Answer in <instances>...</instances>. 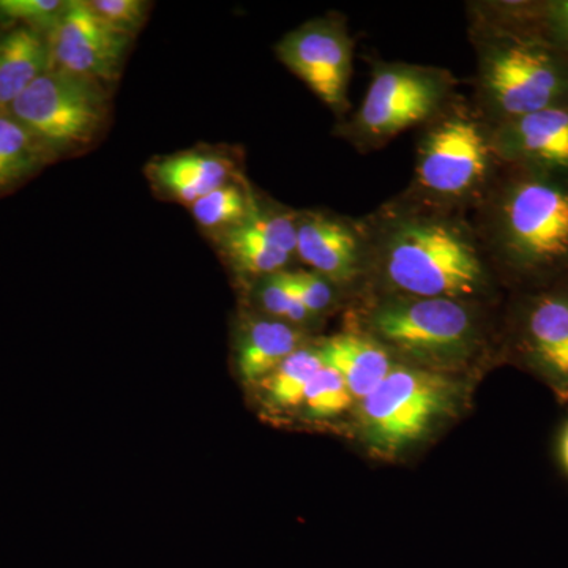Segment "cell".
Wrapping results in <instances>:
<instances>
[{
  "label": "cell",
  "instance_id": "4",
  "mask_svg": "<svg viewBox=\"0 0 568 568\" xmlns=\"http://www.w3.org/2000/svg\"><path fill=\"white\" fill-rule=\"evenodd\" d=\"M361 328L395 361L428 369L454 368L488 346L487 305L446 297L365 295Z\"/></svg>",
  "mask_w": 568,
  "mask_h": 568
},
{
  "label": "cell",
  "instance_id": "8",
  "mask_svg": "<svg viewBox=\"0 0 568 568\" xmlns=\"http://www.w3.org/2000/svg\"><path fill=\"white\" fill-rule=\"evenodd\" d=\"M52 159L89 148L108 121L106 88L48 70L9 108Z\"/></svg>",
  "mask_w": 568,
  "mask_h": 568
},
{
  "label": "cell",
  "instance_id": "25",
  "mask_svg": "<svg viewBox=\"0 0 568 568\" xmlns=\"http://www.w3.org/2000/svg\"><path fill=\"white\" fill-rule=\"evenodd\" d=\"M287 282L313 317L334 308L339 287L313 271H286Z\"/></svg>",
  "mask_w": 568,
  "mask_h": 568
},
{
  "label": "cell",
  "instance_id": "15",
  "mask_svg": "<svg viewBox=\"0 0 568 568\" xmlns=\"http://www.w3.org/2000/svg\"><path fill=\"white\" fill-rule=\"evenodd\" d=\"M324 364L345 379L354 399H364L396 365L394 355L365 332L353 328L317 343Z\"/></svg>",
  "mask_w": 568,
  "mask_h": 568
},
{
  "label": "cell",
  "instance_id": "6",
  "mask_svg": "<svg viewBox=\"0 0 568 568\" xmlns=\"http://www.w3.org/2000/svg\"><path fill=\"white\" fill-rule=\"evenodd\" d=\"M458 84L443 67L377 59L361 106L338 122L335 134L355 151H379L398 134L432 121L458 95Z\"/></svg>",
  "mask_w": 568,
  "mask_h": 568
},
{
  "label": "cell",
  "instance_id": "5",
  "mask_svg": "<svg viewBox=\"0 0 568 568\" xmlns=\"http://www.w3.org/2000/svg\"><path fill=\"white\" fill-rule=\"evenodd\" d=\"M500 166L493 126L470 99L458 93L422 126L414 175L403 192L424 203L470 213Z\"/></svg>",
  "mask_w": 568,
  "mask_h": 568
},
{
  "label": "cell",
  "instance_id": "3",
  "mask_svg": "<svg viewBox=\"0 0 568 568\" xmlns=\"http://www.w3.org/2000/svg\"><path fill=\"white\" fill-rule=\"evenodd\" d=\"M467 37L476 52L470 102L489 125L568 104V55L511 24L488 0L469 2Z\"/></svg>",
  "mask_w": 568,
  "mask_h": 568
},
{
  "label": "cell",
  "instance_id": "10",
  "mask_svg": "<svg viewBox=\"0 0 568 568\" xmlns=\"http://www.w3.org/2000/svg\"><path fill=\"white\" fill-rule=\"evenodd\" d=\"M515 297L508 320L515 351L552 386L568 390V280Z\"/></svg>",
  "mask_w": 568,
  "mask_h": 568
},
{
  "label": "cell",
  "instance_id": "14",
  "mask_svg": "<svg viewBox=\"0 0 568 568\" xmlns=\"http://www.w3.org/2000/svg\"><path fill=\"white\" fill-rule=\"evenodd\" d=\"M493 141L504 164L568 173V104L499 123Z\"/></svg>",
  "mask_w": 568,
  "mask_h": 568
},
{
  "label": "cell",
  "instance_id": "13",
  "mask_svg": "<svg viewBox=\"0 0 568 568\" xmlns=\"http://www.w3.org/2000/svg\"><path fill=\"white\" fill-rule=\"evenodd\" d=\"M219 244L234 271L248 278L290 271L297 244V211L260 197L244 223L219 235Z\"/></svg>",
  "mask_w": 568,
  "mask_h": 568
},
{
  "label": "cell",
  "instance_id": "18",
  "mask_svg": "<svg viewBox=\"0 0 568 568\" xmlns=\"http://www.w3.org/2000/svg\"><path fill=\"white\" fill-rule=\"evenodd\" d=\"M50 70L48 37L18 26L0 40V110H9L37 78Z\"/></svg>",
  "mask_w": 568,
  "mask_h": 568
},
{
  "label": "cell",
  "instance_id": "26",
  "mask_svg": "<svg viewBox=\"0 0 568 568\" xmlns=\"http://www.w3.org/2000/svg\"><path fill=\"white\" fill-rule=\"evenodd\" d=\"M65 6L62 0H0V21L50 31Z\"/></svg>",
  "mask_w": 568,
  "mask_h": 568
},
{
  "label": "cell",
  "instance_id": "24",
  "mask_svg": "<svg viewBox=\"0 0 568 568\" xmlns=\"http://www.w3.org/2000/svg\"><path fill=\"white\" fill-rule=\"evenodd\" d=\"M257 301L268 317L284 323L301 325L312 320L308 310L302 305L293 287L287 282L286 271L257 280Z\"/></svg>",
  "mask_w": 568,
  "mask_h": 568
},
{
  "label": "cell",
  "instance_id": "20",
  "mask_svg": "<svg viewBox=\"0 0 568 568\" xmlns=\"http://www.w3.org/2000/svg\"><path fill=\"white\" fill-rule=\"evenodd\" d=\"M504 20L568 55V0H489Z\"/></svg>",
  "mask_w": 568,
  "mask_h": 568
},
{
  "label": "cell",
  "instance_id": "19",
  "mask_svg": "<svg viewBox=\"0 0 568 568\" xmlns=\"http://www.w3.org/2000/svg\"><path fill=\"white\" fill-rule=\"evenodd\" d=\"M51 153L10 110H0V192L39 173Z\"/></svg>",
  "mask_w": 568,
  "mask_h": 568
},
{
  "label": "cell",
  "instance_id": "28",
  "mask_svg": "<svg viewBox=\"0 0 568 568\" xmlns=\"http://www.w3.org/2000/svg\"><path fill=\"white\" fill-rule=\"evenodd\" d=\"M560 459H562L564 466L568 470V425L564 429L562 436H560Z\"/></svg>",
  "mask_w": 568,
  "mask_h": 568
},
{
  "label": "cell",
  "instance_id": "1",
  "mask_svg": "<svg viewBox=\"0 0 568 568\" xmlns=\"http://www.w3.org/2000/svg\"><path fill=\"white\" fill-rule=\"evenodd\" d=\"M365 267L358 293L489 304L500 287L470 213L396 194L358 216Z\"/></svg>",
  "mask_w": 568,
  "mask_h": 568
},
{
  "label": "cell",
  "instance_id": "2",
  "mask_svg": "<svg viewBox=\"0 0 568 568\" xmlns=\"http://www.w3.org/2000/svg\"><path fill=\"white\" fill-rule=\"evenodd\" d=\"M470 220L500 286L568 280V173L503 163Z\"/></svg>",
  "mask_w": 568,
  "mask_h": 568
},
{
  "label": "cell",
  "instance_id": "21",
  "mask_svg": "<svg viewBox=\"0 0 568 568\" xmlns=\"http://www.w3.org/2000/svg\"><path fill=\"white\" fill-rule=\"evenodd\" d=\"M257 201L260 196L241 178L200 197L190 209L201 227L220 235L244 223L256 207Z\"/></svg>",
  "mask_w": 568,
  "mask_h": 568
},
{
  "label": "cell",
  "instance_id": "23",
  "mask_svg": "<svg viewBox=\"0 0 568 568\" xmlns=\"http://www.w3.org/2000/svg\"><path fill=\"white\" fill-rule=\"evenodd\" d=\"M354 398L345 379L325 365L313 377L305 392L304 406L315 417H336L353 405Z\"/></svg>",
  "mask_w": 568,
  "mask_h": 568
},
{
  "label": "cell",
  "instance_id": "17",
  "mask_svg": "<svg viewBox=\"0 0 568 568\" xmlns=\"http://www.w3.org/2000/svg\"><path fill=\"white\" fill-rule=\"evenodd\" d=\"M304 345L305 334L297 325L268 316L254 317L239 339V373L246 383H263L284 358Z\"/></svg>",
  "mask_w": 568,
  "mask_h": 568
},
{
  "label": "cell",
  "instance_id": "9",
  "mask_svg": "<svg viewBox=\"0 0 568 568\" xmlns=\"http://www.w3.org/2000/svg\"><path fill=\"white\" fill-rule=\"evenodd\" d=\"M355 41L339 13L313 18L275 44L276 59L308 85L339 122L349 112Z\"/></svg>",
  "mask_w": 568,
  "mask_h": 568
},
{
  "label": "cell",
  "instance_id": "11",
  "mask_svg": "<svg viewBox=\"0 0 568 568\" xmlns=\"http://www.w3.org/2000/svg\"><path fill=\"white\" fill-rule=\"evenodd\" d=\"M47 37L50 70L93 81L104 88L118 80L132 40L112 31L84 0L67 2Z\"/></svg>",
  "mask_w": 568,
  "mask_h": 568
},
{
  "label": "cell",
  "instance_id": "12",
  "mask_svg": "<svg viewBox=\"0 0 568 568\" xmlns=\"http://www.w3.org/2000/svg\"><path fill=\"white\" fill-rule=\"evenodd\" d=\"M295 257L345 293H358L365 267L358 219L316 209L298 211Z\"/></svg>",
  "mask_w": 568,
  "mask_h": 568
},
{
  "label": "cell",
  "instance_id": "7",
  "mask_svg": "<svg viewBox=\"0 0 568 568\" xmlns=\"http://www.w3.org/2000/svg\"><path fill=\"white\" fill-rule=\"evenodd\" d=\"M455 384L436 369L399 364L361 402V428L376 454L395 457L420 440L455 398Z\"/></svg>",
  "mask_w": 568,
  "mask_h": 568
},
{
  "label": "cell",
  "instance_id": "22",
  "mask_svg": "<svg viewBox=\"0 0 568 568\" xmlns=\"http://www.w3.org/2000/svg\"><path fill=\"white\" fill-rule=\"evenodd\" d=\"M323 366L324 361L317 345L298 347L263 381L272 405L278 407L304 405L306 388Z\"/></svg>",
  "mask_w": 568,
  "mask_h": 568
},
{
  "label": "cell",
  "instance_id": "27",
  "mask_svg": "<svg viewBox=\"0 0 568 568\" xmlns=\"http://www.w3.org/2000/svg\"><path fill=\"white\" fill-rule=\"evenodd\" d=\"M89 7L112 31L132 39L144 24L151 3L144 0H92Z\"/></svg>",
  "mask_w": 568,
  "mask_h": 568
},
{
  "label": "cell",
  "instance_id": "16",
  "mask_svg": "<svg viewBox=\"0 0 568 568\" xmlns=\"http://www.w3.org/2000/svg\"><path fill=\"white\" fill-rule=\"evenodd\" d=\"M153 182L178 200L192 205L224 183L241 179L230 156L211 152H182L163 156L151 166Z\"/></svg>",
  "mask_w": 568,
  "mask_h": 568
}]
</instances>
